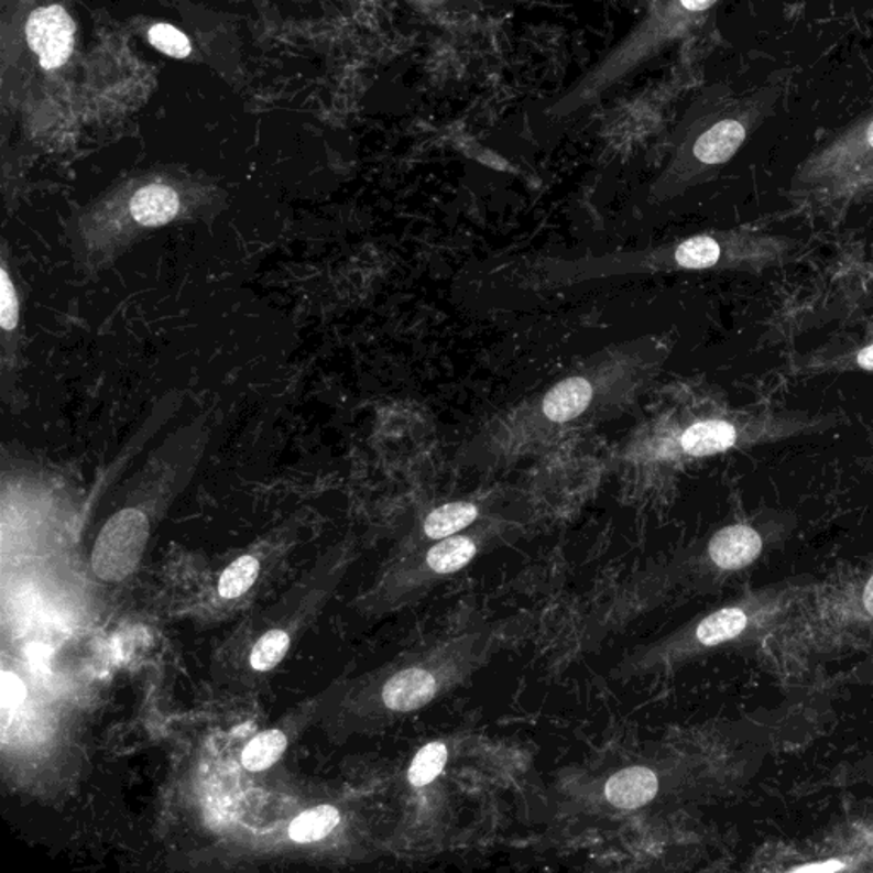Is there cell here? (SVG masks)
<instances>
[{
    "mask_svg": "<svg viewBox=\"0 0 873 873\" xmlns=\"http://www.w3.org/2000/svg\"><path fill=\"white\" fill-rule=\"evenodd\" d=\"M873 160V111L829 137L810 152L792 176V197L801 201Z\"/></svg>",
    "mask_w": 873,
    "mask_h": 873,
    "instance_id": "obj_1",
    "label": "cell"
},
{
    "mask_svg": "<svg viewBox=\"0 0 873 873\" xmlns=\"http://www.w3.org/2000/svg\"><path fill=\"white\" fill-rule=\"evenodd\" d=\"M149 539V521L141 511L126 509L105 524L95 549L92 570L105 582H121L137 570Z\"/></svg>",
    "mask_w": 873,
    "mask_h": 873,
    "instance_id": "obj_2",
    "label": "cell"
},
{
    "mask_svg": "<svg viewBox=\"0 0 873 873\" xmlns=\"http://www.w3.org/2000/svg\"><path fill=\"white\" fill-rule=\"evenodd\" d=\"M26 39L42 67L52 70L73 55L76 24L62 6L40 8L28 20Z\"/></svg>",
    "mask_w": 873,
    "mask_h": 873,
    "instance_id": "obj_3",
    "label": "cell"
},
{
    "mask_svg": "<svg viewBox=\"0 0 873 873\" xmlns=\"http://www.w3.org/2000/svg\"><path fill=\"white\" fill-rule=\"evenodd\" d=\"M798 375L844 374L873 372V340L851 347L825 348L795 362Z\"/></svg>",
    "mask_w": 873,
    "mask_h": 873,
    "instance_id": "obj_4",
    "label": "cell"
},
{
    "mask_svg": "<svg viewBox=\"0 0 873 873\" xmlns=\"http://www.w3.org/2000/svg\"><path fill=\"white\" fill-rule=\"evenodd\" d=\"M439 691V679L427 667H410L394 674L382 689L390 710L412 711L425 707Z\"/></svg>",
    "mask_w": 873,
    "mask_h": 873,
    "instance_id": "obj_5",
    "label": "cell"
},
{
    "mask_svg": "<svg viewBox=\"0 0 873 873\" xmlns=\"http://www.w3.org/2000/svg\"><path fill=\"white\" fill-rule=\"evenodd\" d=\"M763 549V539L753 527L744 524L723 527L708 545L711 561L722 570H741L753 564Z\"/></svg>",
    "mask_w": 873,
    "mask_h": 873,
    "instance_id": "obj_6",
    "label": "cell"
},
{
    "mask_svg": "<svg viewBox=\"0 0 873 873\" xmlns=\"http://www.w3.org/2000/svg\"><path fill=\"white\" fill-rule=\"evenodd\" d=\"M658 792V778L651 767L632 766L614 773L605 783L604 794L611 806L635 810L647 806Z\"/></svg>",
    "mask_w": 873,
    "mask_h": 873,
    "instance_id": "obj_7",
    "label": "cell"
},
{
    "mask_svg": "<svg viewBox=\"0 0 873 873\" xmlns=\"http://www.w3.org/2000/svg\"><path fill=\"white\" fill-rule=\"evenodd\" d=\"M870 194H873V160L859 170L851 171L829 188L806 198L804 204L816 208L817 212H832V210L840 212L862 198L869 197Z\"/></svg>",
    "mask_w": 873,
    "mask_h": 873,
    "instance_id": "obj_8",
    "label": "cell"
},
{
    "mask_svg": "<svg viewBox=\"0 0 873 873\" xmlns=\"http://www.w3.org/2000/svg\"><path fill=\"white\" fill-rule=\"evenodd\" d=\"M592 400V386L583 378H568L556 384L543 400V412L549 421L565 424L582 415Z\"/></svg>",
    "mask_w": 873,
    "mask_h": 873,
    "instance_id": "obj_9",
    "label": "cell"
},
{
    "mask_svg": "<svg viewBox=\"0 0 873 873\" xmlns=\"http://www.w3.org/2000/svg\"><path fill=\"white\" fill-rule=\"evenodd\" d=\"M179 210V198L166 185H149L139 189L130 201L133 219L142 226L157 227L171 222Z\"/></svg>",
    "mask_w": 873,
    "mask_h": 873,
    "instance_id": "obj_10",
    "label": "cell"
},
{
    "mask_svg": "<svg viewBox=\"0 0 873 873\" xmlns=\"http://www.w3.org/2000/svg\"><path fill=\"white\" fill-rule=\"evenodd\" d=\"M478 517V509L473 503L454 502L446 503L443 508L430 512L425 521V534L430 539H446L454 534L461 533L466 527L471 526Z\"/></svg>",
    "mask_w": 873,
    "mask_h": 873,
    "instance_id": "obj_11",
    "label": "cell"
},
{
    "mask_svg": "<svg viewBox=\"0 0 873 873\" xmlns=\"http://www.w3.org/2000/svg\"><path fill=\"white\" fill-rule=\"evenodd\" d=\"M477 555V545L466 536H454L440 539L427 553V565L434 574H456L465 568Z\"/></svg>",
    "mask_w": 873,
    "mask_h": 873,
    "instance_id": "obj_12",
    "label": "cell"
},
{
    "mask_svg": "<svg viewBox=\"0 0 873 873\" xmlns=\"http://www.w3.org/2000/svg\"><path fill=\"white\" fill-rule=\"evenodd\" d=\"M747 626V614L739 608L720 609L696 628V639L707 647L738 639Z\"/></svg>",
    "mask_w": 873,
    "mask_h": 873,
    "instance_id": "obj_13",
    "label": "cell"
},
{
    "mask_svg": "<svg viewBox=\"0 0 873 873\" xmlns=\"http://www.w3.org/2000/svg\"><path fill=\"white\" fill-rule=\"evenodd\" d=\"M340 822V812L334 806H319L306 810L292 820L288 836L297 843L325 840Z\"/></svg>",
    "mask_w": 873,
    "mask_h": 873,
    "instance_id": "obj_14",
    "label": "cell"
},
{
    "mask_svg": "<svg viewBox=\"0 0 873 873\" xmlns=\"http://www.w3.org/2000/svg\"><path fill=\"white\" fill-rule=\"evenodd\" d=\"M287 749V738L281 730H265L258 733L257 738L242 751V766L248 772H263L281 760Z\"/></svg>",
    "mask_w": 873,
    "mask_h": 873,
    "instance_id": "obj_15",
    "label": "cell"
},
{
    "mask_svg": "<svg viewBox=\"0 0 873 873\" xmlns=\"http://www.w3.org/2000/svg\"><path fill=\"white\" fill-rule=\"evenodd\" d=\"M447 763V745L440 741L430 742L416 753L408 770V782L413 787H427L434 782Z\"/></svg>",
    "mask_w": 873,
    "mask_h": 873,
    "instance_id": "obj_16",
    "label": "cell"
},
{
    "mask_svg": "<svg viewBox=\"0 0 873 873\" xmlns=\"http://www.w3.org/2000/svg\"><path fill=\"white\" fill-rule=\"evenodd\" d=\"M260 564L254 556H241L223 570L219 580V592L223 599H236L257 582Z\"/></svg>",
    "mask_w": 873,
    "mask_h": 873,
    "instance_id": "obj_17",
    "label": "cell"
},
{
    "mask_svg": "<svg viewBox=\"0 0 873 873\" xmlns=\"http://www.w3.org/2000/svg\"><path fill=\"white\" fill-rule=\"evenodd\" d=\"M291 647V639L282 630H272L258 640L251 652V667L258 673H266L281 664Z\"/></svg>",
    "mask_w": 873,
    "mask_h": 873,
    "instance_id": "obj_18",
    "label": "cell"
},
{
    "mask_svg": "<svg viewBox=\"0 0 873 873\" xmlns=\"http://www.w3.org/2000/svg\"><path fill=\"white\" fill-rule=\"evenodd\" d=\"M149 40L155 48L173 58H185L192 54L188 36L171 24H155L149 31Z\"/></svg>",
    "mask_w": 873,
    "mask_h": 873,
    "instance_id": "obj_19",
    "label": "cell"
},
{
    "mask_svg": "<svg viewBox=\"0 0 873 873\" xmlns=\"http://www.w3.org/2000/svg\"><path fill=\"white\" fill-rule=\"evenodd\" d=\"M18 297H15L14 285L11 284L8 270L2 269L0 273V321L6 331H11L18 325Z\"/></svg>",
    "mask_w": 873,
    "mask_h": 873,
    "instance_id": "obj_20",
    "label": "cell"
},
{
    "mask_svg": "<svg viewBox=\"0 0 873 873\" xmlns=\"http://www.w3.org/2000/svg\"><path fill=\"white\" fill-rule=\"evenodd\" d=\"M26 698V689L20 677L14 674L2 673V707L18 708Z\"/></svg>",
    "mask_w": 873,
    "mask_h": 873,
    "instance_id": "obj_21",
    "label": "cell"
},
{
    "mask_svg": "<svg viewBox=\"0 0 873 873\" xmlns=\"http://www.w3.org/2000/svg\"><path fill=\"white\" fill-rule=\"evenodd\" d=\"M844 865L838 860H828L825 863H810V865L795 866L794 872H838L843 870Z\"/></svg>",
    "mask_w": 873,
    "mask_h": 873,
    "instance_id": "obj_22",
    "label": "cell"
},
{
    "mask_svg": "<svg viewBox=\"0 0 873 873\" xmlns=\"http://www.w3.org/2000/svg\"><path fill=\"white\" fill-rule=\"evenodd\" d=\"M719 0H679V4L688 12H705L713 8Z\"/></svg>",
    "mask_w": 873,
    "mask_h": 873,
    "instance_id": "obj_23",
    "label": "cell"
},
{
    "mask_svg": "<svg viewBox=\"0 0 873 873\" xmlns=\"http://www.w3.org/2000/svg\"><path fill=\"white\" fill-rule=\"evenodd\" d=\"M863 604H865L869 614H872L873 616V577L865 586V592H863Z\"/></svg>",
    "mask_w": 873,
    "mask_h": 873,
    "instance_id": "obj_24",
    "label": "cell"
},
{
    "mask_svg": "<svg viewBox=\"0 0 873 873\" xmlns=\"http://www.w3.org/2000/svg\"><path fill=\"white\" fill-rule=\"evenodd\" d=\"M869 450H870V454H869V461H870V462H872V466H873V444H872V446H870V449H869Z\"/></svg>",
    "mask_w": 873,
    "mask_h": 873,
    "instance_id": "obj_25",
    "label": "cell"
}]
</instances>
